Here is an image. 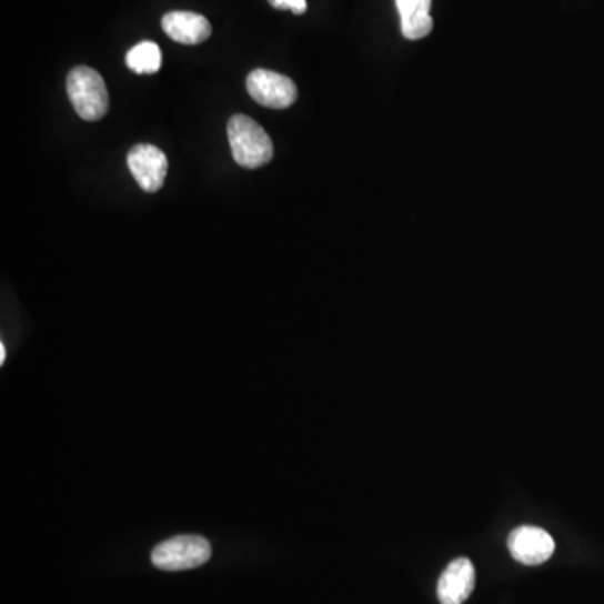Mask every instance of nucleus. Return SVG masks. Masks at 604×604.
I'll return each mask as SVG.
<instances>
[{
    "instance_id": "obj_1",
    "label": "nucleus",
    "mask_w": 604,
    "mask_h": 604,
    "mask_svg": "<svg viewBox=\"0 0 604 604\" xmlns=\"http://www.w3.org/2000/svg\"><path fill=\"white\" fill-rule=\"evenodd\" d=\"M226 134H229L232 157L244 169L254 170L268 165L274 157V144L271 138L252 118L244 114L231 118Z\"/></svg>"
},
{
    "instance_id": "obj_2",
    "label": "nucleus",
    "mask_w": 604,
    "mask_h": 604,
    "mask_svg": "<svg viewBox=\"0 0 604 604\" xmlns=\"http://www.w3.org/2000/svg\"><path fill=\"white\" fill-rule=\"evenodd\" d=\"M68 97L76 113L83 120L98 121L108 113L110 97L100 72L88 66H78L68 74Z\"/></svg>"
},
{
    "instance_id": "obj_3",
    "label": "nucleus",
    "mask_w": 604,
    "mask_h": 604,
    "mask_svg": "<svg viewBox=\"0 0 604 604\" xmlns=\"http://www.w3.org/2000/svg\"><path fill=\"white\" fill-rule=\"evenodd\" d=\"M212 557V546L202 536H177L163 541L151 553V563L163 571L200 567Z\"/></svg>"
},
{
    "instance_id": "obj_4",
    "label": "nucleus",
    "mask_w": 604,
    "mask_h": 604,
    "mask_svg": "<svg viewBox=\"0 0 604 604\" xmlns=\"http://www.w3.org/2000/svg\"><path fill=\"white\" fill-rule=\"evenodd\" d=\"M248 91L252 100L274 110H284L298 100L294 81L268 69H255L248 76Z\"/></svg>"
},
{
    "instance_id": "obj_5",
    "label": "nucleus",
    "mask_w": 604,
    "mask_h": 604,
    "mask_svg": "<svg viewBox=\"0 0 604 604\" xmlns=\"http://www.w3.org/2000/svg\"><path fill=\"white\" fill-rule=\"evenodd\" d=\"M131 175L144 192H159L169 173V160L160 148L153 144H137L128 153Z\"/></svg>"
},
{
    "instance_id": "obj_6",
    "label": "nucleus",
    "mask_w": 604,
    "mask_h": 604,
    "mask_svg": "<svg viewBox=\"0 0 604 604\" xmlns=\"http://www.w3.org/2000/svg\"><path fill=\"white\" fill-rule=\"evenodd\" d=\"M509 551L517 563L537 566L546 563L554 554V541L544 528L522 525L514 528L507 541Z\"/></svg>"
},
{
    "instance_id": "obj_7",
    "label": "nucleus",
    "mask_w": 604,
    "mask_h": 604,
    "mask_svg": "<svg viewBox=\"0 0 604 604\" xmlns=\"http://www.w3.org/2000/svg\"><path fill=\"white\" fill-rule=\"evenodd\" d=\"M475 586V567L467 557L452 561L440 576L436 596L440 604H464Z\"/></svg>"
},
{
    "instance_id": "obj_8",
    "label": "nucleus",
    "mask_w": 604,
    "mask_h": 604,
    "mask_svg": "<svg viewBox=\"0 0 604 604\" xmlns=\"http://www.w3.org/2000/svg\"><path fill=\"white\" fill-rule=\"evenodd\" d=\"M162 28L170 39L180 44L195 46L212 34V26L195 12L173 11L162 19Z\"/></svg>"
},
{
    "instance_id": "obj_9",
    "label": "nucleus",
    "mask_w": 604,
    "mask_h": 604,
    "mask_svg": "<svg viewBox=\"0 0 604 604\" xmlns=\"http://www.w3.org/2000/svg\"><path fill=\"white\" fill-rule=\"evenodd\" d=\"M402 19V32L410 41H419L432 32L433 19L430 16L432 0H395Z\"/></svg>"
},
{
    "instance_id": "obj_10",
    "label": "nucleus",
    "mask_w": 604,
    "mask_h": 604,
    "mask_svg": "<svg viewBox=\"0 0 604 604\" xmlns=\"http://www.w3.org/2000/svg\"><path fill=\"white\" fill-rule=\"evenodd\" d=\"M127 64L137 74H155L162 68V51L155 42H140L128 52Z\"/></svg>"
},
{
    "instance_id": "obj_11",
    "label": "nucleus",
    "mask_w": 604,
    "mask_h": 604,
    "mask_svg": "<svg viewBox=\"0 0 604 604\" xmlns=\"http://www.w3.org/2000/svg\"><path fill=\"white\" fill-rule=\"evenodd\" d=\"M269 4L279 11H291L294 14L301 16L306 12V0H269Z\"/></svg>"
},
{
    "instance_id": "obj_12",
    "label": "nucleus",
    "mask_w": 604,
    "mask_h": 604,
    "mask_svg": "<svg viewBox=\"0 0 604 604\" xmlns=\"http://www.w3.org/2000/svg\"><path fill=\"white\" fill-rule=\"evenodd\" d=\"M6 360V346L0 344V363H4Z\"/></svg>"
}]
</instances>
